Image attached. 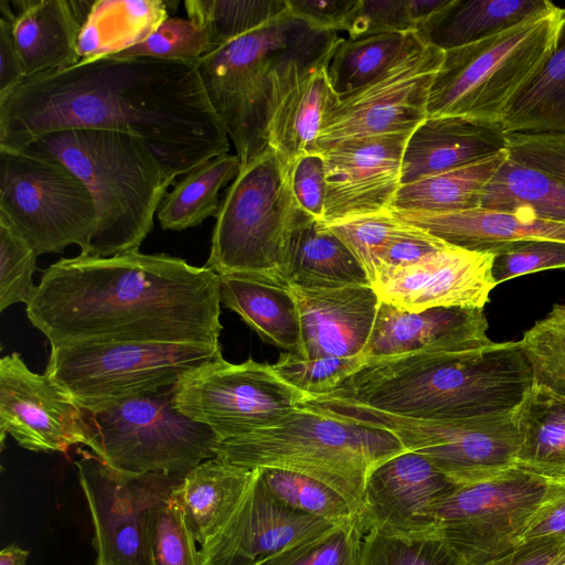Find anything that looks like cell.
I'll return each mask as SVG.
<instances>
[{"mask_svg": "<svg viewBox=\"0 0 565 565\" xmlns=\"http://www.w3.org/2000/svg\"><path fill=\"white\" fill-rule=\"evenodd\" d=\"M508 157L565 181L564 132L507 134Z\"/></svg>", "mask_w": 565, "mask_h": 565, "instance_id": "816d5d0a", "label": "cell"}, {"mask_svg": "<svg viewBox=\"0 0 565 565\" xmlns=\"http://www.w3.org/2000/svg\"><path fill=\"white\" fill-rule=\"evenodd\" d=\"M459 487L419 454L404 450L367 475L358 514L364 535H418L434 531L436 505Z\"/></svg>", "mask_w": 565, "mask_h": 565, "instance_id": "ffe728a7", "label": "cell"}, {"mask_svg": "<svg viewBox=\"0 0 565 565\" xmlns=\"http://www.w3.org/2000/svg\"><path fill=\"white\" fill-rule=\"evenodd\" d=\"M299 407L386 429L406 450L425 457L458 487L487 481L515 467L520 439L512 412L427 420L322 397L305 399Z\"/></svg>", "mask_w": 565, "mask_h": 565, "instance_id": "30bf717a", "label": "cell"}, {"mask_svg": "<svg viewBox=\"0 0 565 565\" xmlns=\"http://www.w3.org/2000/svg\"><path fill=\"white\" fill-rule=\"evenodd\" d=\"M320 222L351 250L364 268L373 287L386 248L402 224L393 210Z\"/></svg>", "mask_w": 565, "mask_h": 565, "instance_id": "b9f144b4", "label": "cell"}, {"mask_svg": "<svg viewBox=\"0 0 565 565\" xmlns=\"http://www.w3.org/2000/svg\"><path fill=\"white\" fill-rule=\"evenodd\" d=\"M330 58L298 63L275 86L266 141L288 168L299 156L319 152L317 141L324 111L339 97L328 76Z\"/></svg>", "mask_w": 565, "mask_h": 565, "instance_id": "d4e9b609", "label": "cell"}, {"mask_svg": "<svg viewBox=\"0 0 565 565\" xmlns=\"http://www.w3.org/2000/svg\"><path fill=\"white\" fill-rule=\"evenodd\" d=\"M546 565H565V544Z\"/></svg>", "mask_w": 565, "mask_h": 565, "instance_id": "94428289", "label": "cell"}, {"mask_svg": "<svg viewBox=\"0 0 565 565\" xmlns=\"http://www.w3.org/2000/svg\"><path fill=\"white\" fill-rule=\"evenodd\" d=\"M315 218L297 202L289 168L269 148L241 167L221 201L205 267L285 285L295 236Z\"/></svg>", "mask_w": 565, "mask_h": 565, "instance_id": "ba28073f", "label": "cell"}, {"mask_svg": "<svg viewBox=\"0 0 565 565\" xmlns=\"http://www.w3.org/2000/svg\"><path fill=\"white\" fill-rule=\"evenodd\" d=\"M409 135L353 137L320 150L327 186L322 222L392 209L402 186V161Z\"/></svg>", "mask_w": 565, "mask_h": 565, "instance_id": "ac0fdd59", "label": "cell"}, {"mask_svg": "<svg viewBox=\"0 0 565 565\" xmlns=\"http://www.w3.org/2000/svg\"><path fill=\"white\" fill-rule=\"evenodd\" d=\"M15 149L64 164L89 191L96 226L84 256L139 250L177 178L138 138L115 130H61Z\"/></svg>", "mask_w": 565, "mask_h": 565, "instance_id": "277c9868", "label": "cell"}, {"mask_svg": "<svg viewBox=\"0 0 565 565\" xmlns=\"http://www.w3.org/2000/svg\"><path fill=\"white\" fill-rule=\"evenodd\" d=\"M487 331L483 309L435 307L409 312L380 300L372 333L360 359L366 363L420 352L477 353L495 343Z\"/></svg>", "mask_w": 565, "mask_h": 565, "instance_id": "7402d4cb", "label": "cell"}, {"mask_svg": "<svg viewBox=\"0 0 565 565\" xmlns=\"http://www.w3.org/2000/svg\"><path fill=\"white\" fill-rule=\"evenodd\" d=\"M553 4L548 0H448L418 34L425 43L445 52L541 14Z\"/></svg>", "mask_w": 565, "mask_h": 565, "instance_id": "4dcf8cb0", "label": "cell"}, {"mask_svg": "<svg viewBox=\"0 0 565 565\" xmlns=\"http://www.w3.org/2000/svg\"><path fill=\"white\" fill-rule=\"evenodd\" d=\"M502 126L505 134H565V21L553 55L510 107Z\"/></svg>", "mask_w": 565, "mask_h": 565, "instance_id": "74e56055", "label": "cell"}, {"mask_svg": "<svg viewBox=\"0 0 565 565\" xmlns=\"http://www.w3.org/2000/svg\"><path fill=\"white\" fill-rule=\"evenodd\" d=\"M515 467L550 483L565 482V396L534 383L512 412Z\"/></svg>", "mask_w": 565, "mask_h": 565, "instance_id": "f1b7e54d", "label": "cell"}, {"mask_svg": "<svg viewBox=\"0 0 565 565\" xmlns=\"http://www.w3.org/2000/svg\"><path fill=\"white\" fill-rule=\"evenodd\" d=\"M492 253L447 245L416 264L382 275L373 288L381 301L418 312L435 307L483 309L495 284Z\"/></svg>", "mask_w": 565, "mask_h": 565, "instance_id": "44dd1931", "label": "cell"}, {"mask_svg": "<svg viewBox=\"0 0 565 565\" xmlns=\"http://www.w3.org/2000/svg\"><path fill=\"white\" fill-rule=\"evenodd\" d=\"M36 257L31 245L0 218V311L32 301L38 289L32 280Z\"/></svg>", "mask_w": 565, "mask_h": 565, "instance_id": "c3c4849f", "label": "cell"}, {"mask_svg": "<svg viewBox=\"0 0 565 565\" xmlns=\"http://www.w3.org/2000/svg\"><path fill=\"white\" fill-rule=\"evenodd\" d=\"M426 44L418 32L342 38L328 64L331 86L338 96L355 92Z\"/></svg>", "mask_w": 565, "mask_h": 565, "instance_id": "d590c367", "label": "cell"}, {"mask_svg": "<svg viewBox=\"0 0 565 565\" xmlns=\"http://www.w3.org/2000/svg\"><path fill=\"white\" fill-rule=\"evenodd\" d=\"M305 396L270 367L252 359L234 364L223 356L185 373L173 385L178 411L209 426L218 441L273 426Z\"/></svg>", "mask_w": 565, "mask_h": 565, "instance_id": "5bb4252c", "label": "cell"}, {"mask_svg": "<svg viewBox=\"0 0 565 565\" xmlns=\"http://www.w3.org/2000/svg\"><path fill=\"white\" fill-rule=\"evenodd\" d=\"M26 78L24 64L14 41L11 22L0 15V98Z\"/></svg>", "mask_w": 565, "mask_h": 565, "instance_id": "6f0895ef", "label": "cell"}, {"mask_svg": "<svg viewBox=\"0 0 565 565\" xmlns=\"http://www.w3.org/2000/svg\"><path fill=\"white\" fill-rule=\"evenodd\" d=\"M188 18L207 32L213 50L271 21L288 9L287 0H186Z\"/></svg>", "mask_w": 565, "mask_h": 565, "instance_id": "f35d334b", "label": "cell"}, {"mask_svg": "<svg viewBox=\"0 0 565 565\" xmlns=\"http://www.w3.org/2000/svg\"><path fill=\"white\" fill-rule=\"evenodd\" d=\"M363 536L358 519L297 543L262 565H359Z\"/></svg>", "mask_w": 565, "mask_h": 565, "instance_id": "7dc6e473", "label": "cell"}, {"mask_svg": "<svg viewBox=\"0 0 565 565\" xmlns=\"http://www.w3.org/2000/svg\"><path fill=\"white\" fill-rule=\"evenodd\" d=\"M337 525L286 505L266 488L256 469L232 516L201 546V565H262Z\"/></svg>", "mask_w": 565, "mask_h": 565, "instance_id": "d6986e66", "label": "cell"}, {"mask_svg": "<svg viewBox=\"0 0 565 565\" xmlns=\"http://www.w3.org/2000/svg\"><path fill=\"white\" fill-rule=\"evenodd\" d=\"M448 0H359L349 39L383 33L418 32Z\"/></svg>", "mask_w": 565, "mask_h": 565, "instance_id": "7bdbcfd3", "label": "cell"}, {"mask_svg": "<svg viewBox=\"0 0 565 565\" xmlns=\"http://www.w3.org/2000/svg\"><path fill=\"white\" fill-rule=\"evenodd\" d=\"M444 54L426 44L366 86L339 96L324 111L318 151L353 137L412 134L428 117V96Z\"/></svg>", "mask_w": 565, "mask_h": 565, "instance_id": "2e32d148", "label": "cell"}, {"mask_svg": "<svg viewBox=\"0 0 565 565\" xmlns=\"http://www.w3.org/2000/svg\"><path fill=\"white\" fill-rule=\"evenodd\" d=\"M491 253V274L495 286L522 275L565 268L564 241L524 239L500 246Z\"/></svg>", "mask_w": 565, "mask_h": 565, "instance_id": "f907efd6", "label": "cell"}, {"mask_svg": "<svg viewBox=\"0 0 565 565\" xmlns=\"http://www.w3.org/2000/svg\"><path fill=\"white\" fill-rule=\"evenodd\" d=\"M507 150L502 122L463 116L427 117L409 135L402 185L484 160Z\"/></svg>", "mask_w": 565, "mask_h": 565, "instance_id": "484cf974", "label": "cell"}, {"mask_svg": "<svg viewBox=\"0 0 565 565\" xmlns=\"http://www.w3.org/2000/svg\"><path fill=\"white\" fill-rule=\"evenodd\" d=\"M0 218L36 255L76 244L85 252L96 226V210L85 184L64 164L0 147Z\"/></svg>", "mask_w": 565, "mask_h": 565, "instance_id": "8fae6325", "label": "cell"}, {"mask_svg": "<svg viewBox=\"0 0 565 565\" xmlns=\"http://www.w3.org/2000/svg\"><path fill=\"white\" fill-rule=\"evenodd\" d=\"M564 21L565 8L553 4L498 33L445 51L430 87L428 117L502 122L553 55Z\"/></svg>", "mask_w": 565, "mask_h": 565, "instance_id": "52a82bcc", "label": "cell"}, {"mask_svg": "<svg viewBox=\"0 0 565 565\" xmlns=\"http://www.w3.org/2000/svg\"><path fill=\"white\" fill-rule=\"evenodd\" d=\"M29 551L15 545L6 546L0 552V565H25Z\"/></svg>", "mask_w": 565, "mask_h": 565, "instance_id": "91938a15", "label": "cell"}, {"mask_svg": "<svg viewBox=\"0 0 565 565\" xmlns=\"http://www.w3.org/2000/svg\"><path fill=\"white\" fill-rule=\"evenodd\" d=\"M533 384L519 341L477 353L420 352L363 363L332 393L320 396L427 420L508 414Z\"/></svg>", "mask_w": 565, "mask_h": 565, "instance_id": "3957f363", "label": "cell"}, {"mask_svg": "<svg viewBox=\"0 0 565 565\" xmlns=\"http://www.w3.org/2000/svg\"><path fill=\"white\" fill-rule=\"evenodd\" d=\"M480 207L565 224V181L507 157L483 188Z\"/></svg>", "mask_w": 565, "mask_h": 565, "instance_id": "836d02e7", "label": "cell"}, {"mask_svg": "<svg viewBox=\"0 0 565 565\" xmlns=\"http://www.w3.org/2000/svg\"><path fill=\"white\" fill-rule=\"evenodd\" d=\"M102 460L130 472L185 475L216 457L218 438L173 403V386L121 401L92 413Z\"/></svg>", "mask_w": 565, "mask_h": 565, "instance_id": "7c38bea8", "label": "cell"}, {"mask_svg": "<svg viewBox=\"0 0 565 565\" xmlns=\"http://www.w3.org/2000/svg\"><path fill=\"white\" fill-rule=\"evenodd\" d=\"M266 488L286 505L334 524L358 520L350 502L328 484L297 472L275 469H258Z\"/></svg>", "mask_w": 565, "mask_h": 565, "instance_id": "ab89813d", "label": "cell"}, {"mask_svg": "<svg viewBox=\"0 0 565 565\" xmlns=\"http://www.w3.org/2000/svg\"><path fill=\"white\" fill-rule=\"evenodd\" d=\"M213 50L204 28L190 18H167L146 39L113 56L195 63Z\"/></svg>", "mask_w": 565, "mask_h": 565, "instance_id": "f6af8a7d", "label": "cell"}, {"mask_svg": "<svg viewBox=\"0 0 565 565\" xmlns=\"http://www.w3.org/2000/svg\"><path fill=\"white\" fill-rule=\"evenodd\" d=\"M96 0H0L26 77L82 61L78 40Z\"/></svg>", "mask_w": 565, "mask_h": 565, "instance_id": "cb8c5ba5", "label": "cell"}, {"mask_svg": "<svg viewBox=\"0 0 565 565\" xmlns=\"http://www.w3.org/2000/svg\"><path fill=\"white\" fill-rule=\"evenodd\" d=\"M290 184L299 205L322 221L326 203V166L320 152L303 153L289 168Z\"/></svg>", "mask_w": 565, "mask_h": 565, "instance_id": "db71d44e", "label": "cell"}, {"mask_svg": "<svg viewBox=\"0 0 565 565\" xmlns=\"http://www.w3.org/2000/svg\"><path fill=\"white\" fill-rule=\"evenodd\" d=\"M150 521L152 565H201L194 535L174 501L156 507Z\"/></svg>", "mask_w": 565, "mask_h": 565, "instance_id": "681fc988", "label": "cell"}, {"mask_svg": "<svg viewBox=\"0 0 565 565\" xmlns=\"http://www.w3.org/2000/svg\"><path fill=\"white\" fill-rule=\"evenodd\" d=\"M392 210L402 221L451 246L471 252L491 253L524 239L565 242V224L519 212L483 207L440 214Z\"/></svg>", "mask_w": 565, "mask_h": 565, "instance_id": "4316f807", "label": "cell"}, {"mask_svg": "<svg viewBox=\"0 0 565 565\" xmlns=\"http://www.w3.org/2000/svg\"><path fill=\"white\" fill-rule=\"evenodd\" d=\"M169 4L163 0H96L79 35L81 58L114 55L139 43L169 18Z\"/></svg>", "mask_w": 565, "mask_h": 565, "instance_id": "d6a6232c", "label": "cell"}, {"mask_svg": "<svg viewBox=\"0 0 565 565\" xmlns=\"http://www.w3.org/2000/svg\"><path fill=\"white\" fill-rule=\"evenodd\" d=\"M284 281L288 287L306 289L372 286L351 250L317 220L308 223L295 236Z\"/></svg>", "mask_w": 565, "mask_h": 565, "instance_id": "1f68e13d", "label": "cell"}, {"mask_svg": "<svg viewBox=\"0 0 565 565\" xmlns=\"http://www.w3.org/2000/svg\"><path fill=\"white\" fill-rule=\"evenodd\" d=\"M1 446L10 435L36 452L66 454L84 445L102 456L92 413L78 406L45 374L32 372L17 352L0 360Z\"/></svg>", "mask_w": 565, "mask_h": 565, "instance_id": "e0dca14e", "label": "cell"}, {"mask_svg": "<svg viewBox=\"0 0 565 565\" xmlns=\"http://www.w3.org/2000/svg\"><path fill=\"white\" fill-rule=\"evenodd\" d=\"M447 245L426 231L402 221L383 256L377 279L388 271L416 264Z\"/></svg>", "mask_w": 565, "mask_h": 565, "instance_id": "11a10c76", "label": "cell"}, {"mask_svg": "<svg viewBox=\"0 0 565 565\" xmlns=\"http://www.w3.org/2000/svg\"><path fill=\"white\" fill-rule=\"evenodd\" d=\"M564 544L519 546L513 552L482 565H546Z\"/></svg>", "mask_w": 565, "mask_h": 565, "instance_id": "680465c9", "label": "cell"}, {"mask_svg": "<svg viewBox=\"0 0 565 565\" xmlns=\"http://www.w3.org/2000/svg\"><path fill=\"white\" fill-rule=\"evenodd\" d=\"M363 364L360 358L313 356L282 352L271 370L305 399L328 395Z\"/></svg>", "mask_w": 565, "mask_h": 565, "instance_id": "bcb514c9", "label": "cell"}, {"mask_svg": "<svg viewBox=\"0 0 565 565\" xmlns=\"http://www.w3.org/2000/svg\"><path fill=\"white\" fill-rule=\"evenodd\" d=\"M507 157L505 150L476 163L404 184L392 209L440 214L480 207L483 188Z\"/></svg>", "mask_w": 565, "mask_h": 565, "instance_id": "e575fe53", "label": "cell"}, {"mask_svg": "<svg viewBox=\"0 0 565 565\" xmlns=\"http://www.w3.org/2000/svg\"><path fill=\"white\" fill-rule=\"evenodd\" d=\"M221 356V348L191 343L51 347L44 374L78 406L96 413L173 386L185 373Z\"/></svg>", "mask_w": 565, "mask_h": 565, "instance_id": "9c48e42d", "label": "cell"}, {"mask_svg": "<svg viewBox=\"0 0 565 565\" xmlns=\"http://www.w3.org/2000/svg\"><path fill=\"white\" fill-rule=\"evenodd\" d=\"M290 10L312 26L326 31H345L359 0H287Z\"/></svg>", "mask_w": 565, "mask_h": 565, "instance_id": "9f6ffc18", "label": "cell"}, {"mask_svg": "<svg viewBox=\"0 0 565 565\" xmlns=\"http://www.w3.org/2000/svg\"><path fill=\"white\" fill-rule=\"evenodd\" d=\"M78 128L129 134L175 177L230 150L194 63L106 55L29 76L0 98V147Z\"/></svg>", "mask_w": 565, "mask_h": 565, "instance_id": "6da1fadb", "label": "cell"}, {"mask_svg": "<svg viewBox=\"0 0 565 565\" xmlns=\"http://www.w3.org/2000/svg\"><path fill=\"white\" fill-rule=\"evenodd\" d=\"M241 170L236 154L223 153L194 168L167 192L157 212L163 230L182 231L218 213L220 190Z\"/></svg>", "mask_w": 565, "mask_h": 565, "instance_id": "8d00e7d4", "label": "cell"}, {"mask_svg": "<svg viewBox=\"0 0 565 565\" xmlns=\"http://www.w3.org/2000/svg\"><path fill=\"white\" fill-rule=\"evenodd\" d=\"M359 565H460L433 532L390 535L370 531L363 536Z\"/></svg>", "mask_w": 565, "mask_h": 565, "instance_id": "ee69618b", "label": "cell"}, {"mask_svg": "<svg viewBox=\"0 0 565 565\" xmlns=\"http://www.w3.org/2000/svg\"><path fill=\"white\" fill-rule=\"evenodd\" d=\"M79 454L75 466L92 515L95 565H152L151 512L184 475L130 472L92 451Z\"/></svg>", "mask_w": 565, "mask_h": 565, "instance_id": "9a60e30c", "label": "cell"}, {"mask_svg": "<svg viewBox=\"0 0 565 565\" xmlns=\"http://www.w3.org/2000/svg\"><path fill=\"white\" fill-rule=\"evenodd\" d=\"M565 543V482L550 483L519 539L518 547Z\"/></svg>", "mask_w": 565, "mask_h": 565, "instance_id": "f5cc1de1", "label": "cell"}, {"mask_svg": "<svg viewBox=\"0 0 565 565\" xmlns=\"http://www.w3.org/2000/svg\"><path fill=\"white\" fill-rule=\"evenodd\" d=\"M550 482L513 467L459 487L434 509V531L460 565H482L518 547Z\"/></svg>", "mask_w": 565, "mask_h": 565, "instance_id": "4fadbf2b", "label": "cell"}, {"mask_svg": "<svg viewBox=\"0 0 565 565\" xmlns=\"http://www.w3.org/2000/svg\"><path fill=\"white\" fill-rule=\"evenodd\" d=\"M519 344L532 369L533 382L565 396V305H554Z\"/></svg>", "mask_w": 565, "mask_h": 565, "instance_id": "60d3db41", "label": "cell"}, {"mask_svg": "<svg viewBox=\"0 0 565 565\" xmlns=\"http://www.w3.org/2000/svg\"><path fill=\"white\" fill-rule=\"evenodd\" d=\"M404 450L386 429L298 407L273 426L218 441L216 457L250 470L275 468L317 479L359 514L370 471Z\"/></svg>", "mask_w": 565, "mask_h": 565, "instance_id": "8992f818", "label": "cell"}, {"mask_svg": "<svg viewBox=\"0 0 565 565\" xmlns=\"http://www.w3.org/2000/svg\"><path fill=\"white\" fill-rule=\"evenodd\" d=\"M342 40L288 9L263 26L225 43L194 64L209 102L233 142L241 167L264 152L276 84L298 63L332 56Z\"/></svg>", "mask_w": 565, "mask_h": 565, "instance_id": "5b68a950", "label": "cell"}, {"mask_svg": "<svg viewBox=\"0 0 565 565\" xmlns=\"http://www.w3.org/2000/svg\"><path fill=\"white\" fill-rule=\"evenodd\" d=\"M289 288L299 309L303 356L360 358L380 305L372 286Z\"/></svg>", "mask_w": 565, "mask_h": 565, "instance_id": "603a6c76", "label": "cell"}, {"mask_svg": "<svg viewBox=\"0 0 565 565\" xmlns=\"http://www.w3.org/2000/svg\"><path fill=\"white\" fill-rule=\"evenodd\" d=\"M255 472L256 469L250 470L215 457L202 461L183 476L170 499L182 509L201 546L232 516Z\"/></svg>", "mask_w": 565, "mask_h": 565, "instance_id": "83f0119b", "label": "cell"}, {"mask_svg": "<svg viewBox=\"0 0 565 565\" xmlns=\"http://www.w3.org/2000/svg\"><path fill=\"white\" fill-rule=\"evenodd\" d=\"M51 347L191 343L221 348L220 275L167 254L61 258L26 306Z\"/></svg>", "mask_w": 565, "mask_h": 565, "instance_id": "7a4b0ae2", "label": "cell"}, {"mask_svg": "<svg viewBox=\"0 0 565 565\" xmlns=\"http://www.w3.org/2000/svg\"><path fill=\"white\" fill-rule=\"evenodd\" d=\"M220 298L265 342L302 355L299 309L288 286L259 277L222 275Z\"/></svg>", "mask_w": 565, "mask_h": 565, "instance_id": "f546056e", "label": "cell"}]
</instances>
